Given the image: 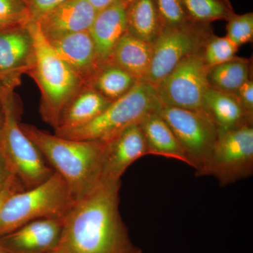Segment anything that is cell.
<instances>
[{
  "label": "cell",
  "instance_id": "obj_1",
  "mask_svg": "<svg viewBox=\"0 0 253 253\" xmlns=\"http://www.w3.org/2000/svg\"><path fill=\"white\" fill-rule=\"evenodd\" d=\"M121 180L101 182L63 219L56 249L63 253H143L133 244L119 211Z\"/></svg>",
  "mask_w": 253,
  "mask_h": 253
},
{
  "label": "cell",
  "instance_id": "obj_23",
  "mask_svg": "<svg viewBox=\"0 0 253 253\" xmlns=\"http://www.w3.org/2000/svg\"><path fill=\"white\" fill-rule=\"evenodd\" d=\"M252 62L245 58H233L225 63L209 68L210 87L223 92L236 94L241 86L252 78Z\"/></svg>",
  "mask_w": 253,
  "mask_h": 253
},
{
  "label": "cell",
  "instance_id": "obj_25",
  "mask_svg": "<svg viewBox=\"0 0 253 253\" xmlns=\"http://www.w3.org/2000/svg\"><path fill=\"white\" fill-rule=\"evenodd\" d=\"M239 48L226 36L219 37L213 34L203 49V57L208 67H213L235 57Z\"/></svg>",
  "mask_w": 253,
  "mask_h": 253
},
{
  "label": "cell",
  "instance_id": "obj_27",
  "mask_svg": "<svg viewBox=\"0 0 253 253\" xmlns=\"http://www.w3.org/2000/svg\"><path fill=\"white\" fill-rule=\"evenodd\" d=\"M163 28H174L190 22L181 0H154Z\"/></svg>",
  "mask_w": 253,
  "mask_h": 253
},
{
  "label": "cell",
  "instance_id": "obj_19",
  "mask_svg": "<svg viewBox=\"0 0 253 253\" xmlns=\"http://www.w3.org/2000/svg\"><path fill=\"white\" fill-rule=\"evenodd\" d=\"M148 155L163 156L189 165L184 150L167 123L156 111L150 113L139 123Z\"/></svg>",
  "mask_w": 253,
  "mask_h": 253
},
{
  "label": "cell",
  "instance_id": "obj_31",
  "mask_svg": "<svg viewBox=\"0 0 253 253\" xmlns=\"http://www.w3.org/2000/svg\"><path fill=\"white\" fill-rule=\"evenodd\" d=\"M24 189H26L21 181L16 176H13L6 186L2 189L0 190V212L5 203L11 195Z\"/></svg>",
  "mask_w": 253,
  "mask_h": 253
},
{
  "label": "cell",
  "instance_id": "obj_7",
  "mask_svg": "<svg viewBox=\"0 0 253 253\" xmlns=\"http://www.w3.org/2000/svg\"><path fill=\"white\" fill-rule=\"evenodd\" d=\"M253 174V125L218 130L212 152L196 175L212 176L219 185H230Z\"/></svg>",
  "mask_w": 253,
  "mask_h": 253
},
{
  "label": "cell",
  "instance_id": "obj_15",
  "mask_svg": "<svg viewBox=\"0 0 253 253\" xmlns=\"http://www.w3.org/2000/svg\"><path fill=\"white\" fill-rule=\"evenodd\" d=\"M129 1L122 0L97 11L89 28L99 66L109 61L113 50L126 32V7Z\"/></svg>",
  "mask_w": 253,
  "mask_h": 253
},
{
  "label": "cell",
  "instance_id": "obj_10",
  "mask_svg": "<svg viewBox=\"0 0 253 253\" xmlns=\"http://www.w3.org/2000/svg\"><path fill=\"white\" fill-rule=\"evenodd\" d=\"M202 51L183 60L155 86L161 104L203 111L204 95L209 88V67L205 63Z\"/></svg>",
  "mask_w": 253,
  "mask_h": 253
},
{
  "label": "cell",
  "instance_id": "obj_30",
  "mask_svg": "<svg viewBox=\"0 0 253 253\" xmlns=\"http://www.w3.org/2000/svg\"><path fill=\"white\" fill-rule=\"evenodd\" d=\"M236 97L250 116H253V81L252 78L244 83L236 93Z\"/></svg>",
  "mask_w": 253,
  "mask_h": 253
},
{
  "label": "cell",
  "instance_id": "obj_16",
  "mask_svg": "<svg viewBox=\"0 0 253 253\" xmlns=\"http://www.w3.org/2000/svg\"><path fill=\"white\" fill-rule=\"evenodd\" d=\"M48 42L83 84H87L99 67L89 31L79 32Z\"/></svg>",
  "mask_w": 253,
  "mask_h": 253
},
{
  "label": "cell",
  "instance_id": "obj_13",
  "mask_svg": "<svg viewBox=\"0 0 253 253\" xmlns=\"http://www.w3.org/2000/svg\"><path fill=\"white\" fill-rule=\"evenodd\" d=\"M63 220L41 219L31 221L0 237L7 253H49L59 246Z\"/></svg>",
  "mask_w": 253,
  "mask_h": 253
},
{
  "label": "cell",
  "instance_id": "obj_33",
  "mask_svg": "<svg viewBox=\"0 0 253 253\" xmlns=\"http://www.w3.org/2000/svg\"><path fill=\"white\" fill-rule=\"evenodd\" d=\"M29 22L18 19V18L7 17V16L0 15V28L6 26H14L18 24H27Z\"/></svg>",
  "mask_w": 253,
  "mask_h": 253
},
{
  "label": "cell",
  "instance_id": "obj_34",
  "mask_svg": "<svg viewBox=\"0 0 253 253\" xmlns=\"http://www.w3.org/2000/svg\"><path fill=\"white\" fill-rule=\"evenodd\" d=\"M88 1L94 6L96 11H99L100 10L107 7L110 5L119 1H122V0H88Z\"/></svg>",
  "mask_w": 253,
  "mask_h": 253
},
{
  "label": "cell",
  "instance_id": "obj_38",
  "mask_svg": "<svg viewBox=\"0 0 253 253\" xmlns=\"http://www.w3.org/2000/svg\"><path fill=\"white\" fill-rule=\"evenodd\" d=\"M2 86L0 84V97H1V91H2ZM1 110V109H0Z\"/></svg>",
  "mask_w": 253,
  "mask_h": 253
},
{
  "label": "cell",
  "instance_id": "obj_28",
  "mask_svg": "<svg viewBox=\"0 0 253 253\" xmlns=\"http://www.w3.org/2000/svg\"><path fill=\"white\" fill-rule=\"evenodd\" d=\"M29 14L31 21L35 22L43 15L54 9L67 0H22Z\"/></svg>",
  "mask_w": 253,
  "mask_h": 253
},
{
  "label": "cell",
  "instance_id": "obj_36",
  "mask_svg": "<svg viewBox=\"0 0 253 253\" xmlns=\"http://www.w3.org/2000/svg\"><path fill=\"white\" fill-rule=\"evenodd\" d=\"M63 253L61 251H59L58 249L54 250V251H51V253Z\"/></svg>",
  "mask_w": 253,
  "mask_h": 253
},
{
  "label": "cell",
  "instance_id": "obj_29",
  "mask_svg": "<svg viewBox=\"0 0 253 253\" xmlns=\"http://www.w3.org/2000/svg\"><path fill=\"white\" fill-rule=\"evenodd\" d=\"M0 15L31 22L28 10L22 0H0Z\"/></svg>",
  "mask_w": 253,
  "mask_h": 253
},
{
  "label": "cell",
  "instance_id": "obj_11",
  "mask_svg": "<svg viewBox=\"0 0 253 253\" xmlns=\"http://www.w3.org/2000/svg\"><path fill=\"white\" fill-rule=\"evenodd\" d=\"M34 41L27 24L0 28V84L14 91L34 66Z\"/></svg>",
  "mask_w": 253,
  "mask_h": 253
},
{
  "label": "cell",
  "instance_id": "obj_17",
  "mask_svg": "<svg viewBox=\"0 0 253 253\" xmlns=\"http://www.w3.org/2000/svg\"><path fill=\"white\" fill-rule=\"evenodd\" d=\"M111 103L90 86L84 84L63 110L54 131L84 126L98 117Z\"/></svg>",
  "mask_w": 253,
  "mask_h": 253
},
{
  "label": "cell",
  "instance_id": "obj_32",
  "mask_svg": "<svg viewBox=\"0 0 253 253\" xmlns=\"http://www.w3.org/2000/svg\"><path fill=\"white\" fill-rule=\"evenodd\" d=\"M14 176L16 175L0 148V190L2 189Z\"/></svg>",
  "mask_w": 253,
  "mask_h": 253
},
{
  "label": "cell",
  "instance_id": "obj_3",
  "mask_svg": "<svg viewBox=\"0 0 253 253\" xmlns=\"http://www.w3.org/2000/svg\"><path fill=\"white\" fill-rule=\"evenodd\" d=\"M28 28L34 41L36 59L28 75L34 80L41 91L42 118L55 129L63 110L84 84L58 56L36 23L31 21Z\"/></svg>",
  "mask_w": 253,
  "mask_h": 253
},
{
  "label": "cell",
  "instance_id": "obj_37",
  "mask_svg": "<svg viewBox=\"0 0 253 253\" xmlns=\"http://www.w3.org/2000/svg\"><path fill=\"white\" fill-rule=\"evenodd\" d=\"M0 253H7L6 252V251H4V249H2V248L0 246Z\"/></svg>",
  "mask_w": 253,
  "mask_h": 253
},
{
  "label": "cell",
  "instance_id": "obj_5",
  "mask_svg": "<svg viewBox=\"0 0 253 253\" xmlns=\"http://www.w3.org/2000/svg\"><path fill=\"white\" fill-rule=\"evenodd\" d=\"M0 109L2 115L0 148L3 154L25 189L39 185L55 171L21 129L14 91L2 88Z\"/></svg>",
  "mask_w": 253,
  "mask_h": 253
},
{
  "label": "cell",
  "instance_id": "obj_4",
  "mask_svg": "<svg viewBox=\"0 0 253 253\" xmlns=\"http://www.w3.org/2000/svg\"><path fill=\"white\" fill-rule=\"evenodd\" d=\"M76 202L62 176L54 172L39 185L10 196L0 212V237L37 219L63 220Z\"/></svg>",
  "mask_w": 253,
  "mask_h": 253
},
{
  "label": "cell",
  "instance_id": "obj_6",
  "mask_svg": "<svg viewBox=\"0 0 253 253\" xmlns=\"http://www.w3.org/2000/svg\"><path fill=\"white\" fill-rule=\"evenodd\" d=\"M161 104L156 87L147 82L139 81L91 122L56 130L55 134L73 140L106 141L127 126L140 123L146 115L157 111Z\"/></svg>",
  "mask_w": 253,
  "mask_h": 253
},
{
  "label": "cell",
  "instance_id": "obj_18",
  "mask_svg": "<svg viewBox=\"0 0 253 253\" xmlns=\"http://www.w3.org/2000/svg\"><path fill=\"white\" fill-rule=\"evenodd\" d=\"M203 111L212 120L218 130H227L253 124L250 116L240 104L235 94L208 88L204 95Z\"/></svg>",
  "mask_w": 253,
  "mask_h": 253
},
{
  "label": "cell",
  "instance_id": "obj_2",
  "mask_svg": "<svg viewBox=\"0 0 253 253\" xmlns=\"http://www.w3.org/2000/svg\"><path fill=\"white\" fill-rule=\"evenodd\" d=\"M20 126L50 167L62 176L76 201L101 184L104 141L73 140L31 125Z\"/></svg>",
  "mask_w": 253,
  "mask_h": 253
},
{
  "label": "cell",
  "instance_id": "obj_8",
  "mask_svg": "<svg viewBox=\"0 0 253 253\" xmlns=\"http://www.w3.org/2000/svg\"><path fill=\"white\" fill-rule=\"evenodd\" d=\"M213 35L211 24L190 22L163 28L153 43V55L145 82L157 86L183 60L201 52Z\"/></svg>",
  "mask_w": 253,
  "mask_h": 253
},
{
  "label": "cell",
  "instance_id": "obj_21",
  "mask_svg": "<svg viewBox=\"0 0 253 253\" xmlns=\"http://www.w3.org/2000/svg\"><path fill=\"white\" fill-rule=\"evenodd\" d=\"M163 27L154 0H129L126 7V32L153 44Z\"/></svg>",
  "mask_w": 253,
  "mask_h": 253
},
{
  "label": "cell",
  "instance_id": "obj_35",
  "mask_svg": "<svg viewBox=\"0 0 253 253\" xmlns=\"http://www.w3.org/2000/svg\"><path fill=\"white\" fill-rule=\"evenodd\" d=\"M1 123H2V115H1V110H0V129H1Z\"/></svg>",
  "mask_w": 253,
  "mask_h": 253
},
{
  "label": "cell",
  "instance_id": "obj_20",
  "mask_svg": "<svg viewBox=\"0 0 253 253\" xmlns=\"http://www.w3.org/2000/svg\"><path fill=\"white\" fill-rule=\"evenodd\" d=\"M152 55V44L126 32L113 50L109 61L122 68L137 81H145Z\"/></svg>",
  "mask_w": 253,
  "mask_h": 253
},
{
  "label": "cell",
  "instance_id": "obj_24",
  "mask_svg": "<svg viewBox=\"0 0 253 253\" xmlns=\"http://www.w3.org/2000/svg\"><path fill=\"white\" fill-rule=\"evenodd\" d=\"M192 22L211 24L219 20L227 21L235 14L229 0H181Z\"/></svg>",
  "mask_w": 253,
  "mask_h": 253
},
{
  "label": "cell",
  "instance_id": "obj_12",
  "mask_svg": "<svg viewBox=\"0 0 253 253\" xmlns=\"http://www.w3.org/2000/svg\"><path fill=\"white\" fill-rule=\"evenodd\" d=\"M104 142L101 182L121 180L133 163L148 155L139 123L127 126Z\"/></svg>",
  "mask_w": 253,
  "mask_h": 253
},
{
  "label": "cell",
  "instance_id": "obj_9",
  "mask_svg": "<svg viewBox=\"0 0 253 253\" xmlns=\"http://www.w3.org/2000/svg\"><path fill=\"white\" fill-rule=\"evenodd\" d=\"M171 128L190 166L199 173L207 162L217 139L218 129L201 110H189L161 104L156 111Z\"/></svg>",
  "mask_w": 253,
  "mask_h": 253
},
{
  "label": "cell",
  "instance_id": "obj_26",
  "mask_svg": "<svg viewBox=\"0 0 253 253\" xmlns=\"http://www.w3.org/2000/svg\"><path fill=\"white\" fill-rule=\"evenodd\" d=\"M226 38L237 46L251 42L253 40V13H236L227 20Z\"/></svg>",
  "mask_w": 253,
  "mask_h": 253
},
{
  "label": "cell",
  "instance_id": "obj_14",
  "mask_svg": "<svg viewBox=\"0 0 253 253\" xmlns=\"http://www.w3.org/2000/svg\"><path fill=\"white\" fill-rule=\"evenodd\" d=\"M97 11L88 0H67L38 18L36 23L46 41L89 31Z\"/></svg>",
  "mask_w": 253,
  "mask_h": 253
},
{
  "label": "cell",
  "instance_id": "obj_22",
  "mask_svg": "<svg viewBox=\"0 0 253 253\" xmlns=\"http://www.w3.org/2000/svg\"><path fill=\"white\" fill-rule=\"evenodd\" d=\"M138 82L122 68L109 61L98 67L86 84L113 102L129 92Z\"/></svg>",
  "mask_w": 253,
  "mask_h": 253
}]
</instances>
